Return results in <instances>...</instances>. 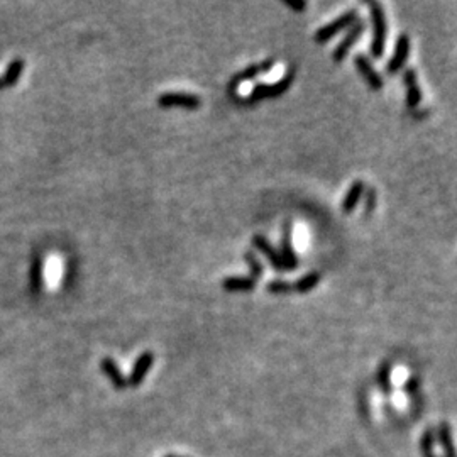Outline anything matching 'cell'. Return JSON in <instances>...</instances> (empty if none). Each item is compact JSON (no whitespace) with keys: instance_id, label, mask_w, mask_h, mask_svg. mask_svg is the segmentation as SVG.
Returning <instances> with one entry per match:
<instances>
[{"instance_id":"cell-1","label":"cell","mask_w":457,"mask_h":457,"mask_svg":"<svg viewBox=\"0 0 457 457\" xmlns=\"http://www.w3.org/2000/svg\"><path fill=\"white\" fill-rule=\"evenodd\" d=\"M369 12H371V23H373V39L369 51L374 60H380L384 55V45H386V17H384V10L381 3L371 2L369 3Z\"/></svg>"},{"instance_id":"cell-2","label":"cell","mask_w":457,"mask_h":457,"mask_svg":"<svg viewBox=\"0 0 457 457\" xmlns=\"http://www.w3.org/2000/svg\"><path fill=\"white\" fill-rule=\"evenodd\" d=\"M293 84V73H286L285 77L280 78V80L273 82V84H258L254 85V88L251 90L249 95L246 97L244 102L246 103H258L261 100L266 99H278L283 93L290 88Z\"/></svg>"},{"instance_id":"cell-3","label":"cell","mask_w":457,"mask_h":457,"mask_svg":"<svg viewBox=\"0 0 457 457\" xmlns=\"http://www.w3.org/2000/svg\"><path fill=\"white\" fill-rule=\"evenodd\" d=\"M356 21H358V10L356 9L345 10L344 14H341L339 17H336L334 21H330L329 24H325V26H322L319 31L315 32V36H314L315 42L317 45H325V42H329L334 36L351 27Z\"/></svg>"},{"instance_id":"cell-4","label":"cell","mask_w":457,"mask_h":457,"mask_svg":"<svg viewBox=\"0 0 457 457\" xmlns=\"http://www.w3.org/2000/svg\"><path fill=\"white\" fill-rule=\"evenodd\" d=\"M158 106L163 109L171 107H182L186 110H197L201 106V99L195 93L188 92H164L158 97Z\"/></svg>"},{"instance_id":"cell-5","label":"cell","mask_w":457,"mask_h":457,"mask_svg":"<svg viewBox=\"0 0 457 457\" xmlns=\"http://www.w3.org/2000/svg\"><path fill=\"white\" fill-rule=\"evenodd\" d=\"M365 31H366L365 21H361V19L356 21V23L347 29V32H345L343 41H341L339 45L334 48L332 60L336 61V63H343V61L345 60V56H347L349 51L352 49V46H354L356 42H358V39L365 34Z\"/></svg>"},{"instance_id":"cell-6","label":"cell","mask_w":457,"mask_h":457,"mask_svg":"<svg viewBox=\"0 0 457 457\" xmlns=\"http://www.w3.org/2000/svg\"><path fill=\"white\" fill-rule=\"evenodd\" d=\"M273 66H275V60H273V58H269V60L261 61V63L249 64V66L244 68L243 71H237V73L234 75L232 78H230L229 88L230 90L239 88V86L243 85V84H246V82L254 80V78H256L258 75L268 73V71H271Z\"/></svg>"},{"instance_id":"cell-7","label":"cell","mask_w":457,"mask_h":457,"mask_svg":"<svg viewBox=\"0 0 457 457\" xmlns=\"http://www.w3.org/2000/svg\"><path fill=\"white\" fill-rule=\"evenodd\" d=\"M410 55V38L408 34L398 36L397 46H395V55L391 56V60L386 64V73L388 75H397L398 71H402L405 68L406 61H408Z\"/></svg>"},{"instance_id":"cell-8","label":"cell","mask_w":457,"mask_h":457,"mask_svg":"<svg viewBox=\"0 0 457 457\" xmlns=\"http://www.w3.org/2000/svg\"><path fill=\"white\" fill-rule=\"evenodd\" d=\"M282 246H280V256H282L283 266H285V271H293L298 268L300 261H298V254L293 247V240H291V224L286 222L285 230H283L282 237Z\"/></svg>"},{"instance_id":"cell-9","label":"cell","mask_w":457,"mask_h":457,"mask_svg":"<svg viewBox=\"0 0 457 457\" xmlns=\"http://www.w3.org/2000/svg\"><path fill=\"white\" fill-rule=\"evenodd\" d=\"M154 365V354L151 351H144L138 359H136L134 366H132L131 374L127 378V384H131L132 388L139 386L144 380H146L147 373L151 371Z\"/></svg>"},{"instance_id":"cell-10","label":"cell","mask_w":457,"mask_h":457,"mask_svg":"<svg viewBox=\"0 0 457 457\" xmlns=\"http://www.w3.org/2000/svg\"><path fill=\"white\" fill-rule=\"evenodd\" d=\"M354 66L358 68L359 75L365 78L369 88L374 90V92H378V90L383 88V85H384L383 78H381V75L378 73L376 70H374L371 61L368 60V56H365V55L356 56L354 58Z\"/></svg>"},{"instance_id":"cell-11","label":"cell","mask_w":457,"mask_h":457,"mask_svg":"<svg viewBox=\"0 0 457 457\" xmlns=\"http://www.w3.org/2000/svg\"><path fill=\"white\" fill-rule=\"evenodd\" d=\"M251 243H253V246L256 247L258 251H261L262 256L268 259L269 264H271L273 268L276 269V271L285 273V266H283L282 256H280V253L275 249V246H273V244L269 243V240L266 239L264 236H261V234H256V236H253Z\"/></svg>"},{"instance_id":"cell-12","label":"cell","mask_w":457,"mask_h":457,"mask_svg":"<svg viewBox=\"0 0 457 457\" xmlns=\"http://www.w3.org/2000/svg\"><path fill=\"white\" fill-rule=\"evenodd\" d=\"M403 82L406 86V107L408 109H417L422 102V90L419 85V77H417V71L412 68H406L405 73H403Z\"/></svg>"},{"instance_id":"cell-13","label":"cell","mask_w":457,"mask_h":457,"mask_svg":"<svg viewBox=\"0 0 457 457\" xmlns=\"http://www.w3.org/2000/svg\"><path fill=\"white\" fill-rule=\"evenodd\" d=\"M100 369H102V373L109 378L110 383L114 384V388H117V390H124V388L127 386V380H125V376L122 374L121 369H119L117 362H115L112 358H103L102 361H100Z\"/></svg>"},{"instance_id":"cell-14","label":"cell","mask_w":457,"mask_h":457,"mask_svg":"<svg viewBox=\"0 0 457 457\" xmlns=\"http://www.w3.org/2000/svg\"><path fill=\"white\" fill-rule=\"evenodd\" d=\"M365 190H366V183L361 182V180H356V182L349 186L347 193H345L343 200L344 214H352V212L356 210L359 200H361V197L365 195Z\"/></svg>"},{"instance_id":"cell-15","label":"cell","mask_w":457,"mask_h":457,"mask_svg":"<svg viewBox=\"0 0 457 457\" xmlns=\"http://www.w3.org/2000/svg\"><path fill=\"white\" fill-rule=\"evenodd\" d=\"M222 288L225 291H232V293H237V291H253L256 288V282L253 278H247V276H227L222 282Z\"/></svg>"},{"instance_id":"cell-16","label":"cell","mask_w":457,"mask_h":457,"mask_svg":"<svg viewBox=\"0 0 457 457\" xmlns=\"http://www.w3.org/2000/svg\"><path fill=\"white\" fill-rule=\"evenodd\" d=\"M24 66H26V61H24L23 58H16V60L10 61V63L7 64V68H5V73L0 77L3 82V86L16 85L17 80H19L21 73L24 71Z\"/></svg>"},{"instance_id":"cell-17","label":"cell","mask_w":457,"mask_h":457,"mask_svg":"<svg viewBox=\"0 0 457 457\" xmlns=\"http://www.w3.org/2000/svg\"><path fill=\"white\" fill-rule=\"evenodd\" d=\"M437 437H439V442H441L442 454H444V457H456L454 442H452L451 425H449L447 422H442L441 425H439Z\"/></svg>"},{"instance_id":"cell-18","label":"cell","mask_w":457,"mask_h":457,"mask_svg":"<svg viewBox=\"0 0 457 457\" xmlns=\"http://www.w3.org/2000/svg\"><path fill=\"white\" fill-rule=\"evenodd\" d=\"M320 280H322V276H320L319 271L307 273V275H304L293 283V291H297V293H308V291L315 290Z\"/></svg>"},{"instance_id":"cell-19","label":"cell","mask_w":457,"mask_h":457,"mask_svg":"<svg viewBox=\"0 0 457 457\" xmlns=\"http://www.w3.org/2000/svg\"><path fill=\"white\" fill-rule=\"evenodd\" d=\"M378 384H380L381 390L384 391L386 395H390L393 391V384H391V365L390 362H384L383 366L378 371Z\"/></svg>"},{"instance_id":"cell-20","label":"cell","mask_w":457,"mask_h":457,"mask_svg":"<svg viewBox=\"0 0 457 457\" xmlns=\"http://www.w3.org/2000/svg\"><path fill=\"white\" fill-rule=\"evenodd\" d=\"M435 444V432L434 429H427L423 432L422 439H420V451H422V457H437L434 452Z\"/></svg>"},{"instance_id":"cell-21","label":"cell","mask_w":457,"mask_h":457,"mask_svg":"<svg viewBox=\"0 0 457 457\" xmlns=\"http://www.w3.org/2000/svg\"><path fill=\"white\" fill-rule=\"evenodd\" d=\"M244 261H246L247 266H249L251 278H253L254 282L261 280L262 275H264V268H262V264H261V262H259V259L256 258V254L251 253V251H247V253H244Z\"/></svg>"},{"instance_id":"cell-22","label":"cell","mask_w":457,"mask_h":457,"mask_svg":"<svg viewBox=\"0 0 457 457\" xmlns=\"http://www.w3.org/2000/svg\"><path fill=\"white\" fill-rule=\"evenodd\" d=\"M41 285H42V259L36 258L31 266V290L36 293V291L41 290Z\"/></svg>"},{"instance_id":"cell-23","label":"cell","mask_w":457,"mask_h":457,"mask_svg":"<svg viewBox=\"0 0 457 457\" xmlns=\"http://www.w3.org/2000/svg\"><path fill=\"white\" fill-rule=\"evenodd\" d=\"M266 291L271 295H288L293 291V285L285 282V280H271V282L266 285Z\"/></svg>"},{"instance_id":"cell-24","label":"cell","mask_w":457,"mask_h":457,"mask_svg":"<svg viewBox=\"0 0 457 457\" xmlns=\"http://www.w3.org/2000/svg\"><path fill=\"white\" fill-rule=\"evenodd\" d=\"M285 5L290 7L291 10H297V12H304L307 9V2L305 0H285Z\"/></svg>"},{"instance_id":"cell-25","label":"cell","mask_w":457,"mask_h":457,"mask_svg":"<svg viewBox=\"0 0 457 457\" xmlns=\"http://www.w3.org/2000/svg\"><path fill=\"white\" fill-rule=\"evenodd\" d=\"M374 197H376V192L374 190H369V199H368V212L373 210L374 207Z\"/></svg>"},{"instance_id":"cell-26","label":"cell","mask_w":457,"mask_h":457,"mask_svg":"<svg viewBox=\"0 0 457 457\" xmlns=\"http://www.w3.org/2000/svg\"><path fill=\"white\" fill-rule=\"evenodd\" d=\"M2 88H5V86H3V82H2V78H0V90Z\"/></svg>"},{"instance_id":"cell-27","label":"cell","mask_w":457,"mask_h":457,"mask_svg":"<svg viewBox=\"0 0 457 457\" xmlns=\"http://www.w3.org/2000/svg\"><path fill=\"white\" fill-rule=\"evenodd\" d=\"M166 457H182V456H166Z\"/></svg>"}]
</instances>
